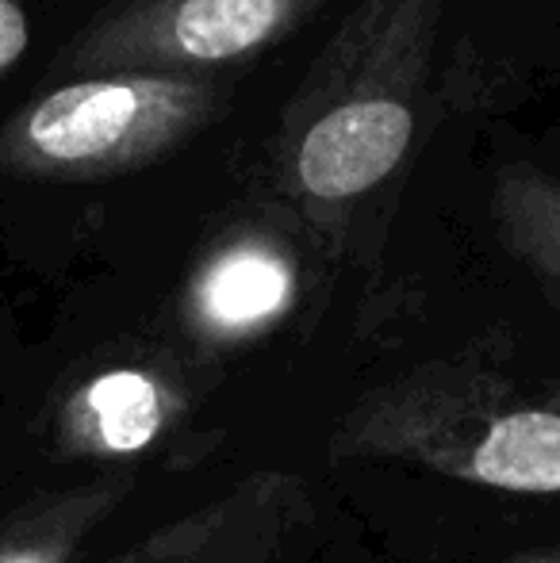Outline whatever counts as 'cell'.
Masks as SVG:
<instances>
[{
  "mask_svg": "<svg viewBox=\"0 0 560 563\" xmlns=\"http://www.w3.org/2000/svg\"><path fill=\"white\" fill-rule=\"evenodd\" d=\"M135 490V475L0 487V563H92V544Z\"/></svg>",
  "mask_w": 560,
  "mask_h": 563,
  "instance_id": "obj_5",
  "label": "cell"
},
{
  "mask_svg": "<svg viewBox=\"0 0 560 563\" xmlns=\"http://www.w3.org/2000/svg\"><path fill=\"white\" fill-rule=\"evenodd\" d=\"M299 0H128L58 58L74 74H154L223 62L270 43Z\"/></svg>",
  "mask_w": 560,
  "mask_h": 563,
  "instance_id": "obj_3",
  "label": "cell"
},
{
  "mask_svg": "<svg viewBox=\"0 0 560 563\" xmlns=\"http://www.w3.org/2000/svg\"><path fill=\"white\" fill-rule=\"evenodd\" d=\"M503 234L510 250L560 280V188L518 180L503 192Z\"/></svg>",
  "mask_w": 560,
  "mask_h": 563,
  "instance_id": "obj_8",
  "label": "cell"
},
{
  "mask_svg": "<svg viewBox=\"0 0 560 563\" xmlns=\"http://www.w3.org/2000/svg\"><path fill=\"white\" fill-rule=\"evenodd\" d=\"M15 368V349L8 345V338H4V330H0V387H4V379H8V372Z\"/></svg>",
  "mask_w": 560,
  "mask_h": 563,
  "instance_id": "obj_11",
  "label": "cell"
},
{
  "mask_svg": "<svg viewBox=\"0 0 560 563\" xmlns=\"http://www.w3.org/2000/svg\"><path fill=\"white\" fill-rule=\"evenodd\" d=\"M296 296V273L281 250L239 242L211 257L188 291V322L208 341H242L281 319Z\"/></svg>",
  "mask_w": 560,
  "mask_h": 563,
  "instance_id": "obj_7",
  "label": "cell"
},
{
  "mask_svg": "<svg viewBox=\"0 0 560 563\" xmlns=\"http://www.w3.org/2000/svg\"><path fill=\"white\" fill-rule=\"evenodd\" d=\"M411 134L415 115L399 100H350L304 134L296 154L299 188L330 203L369 192L399 165Z\"/></svg>",
  "mask_w": 560,
  "mask_h": 563,
  "instance_id": "obj_6",
  "label": "cell"
},
{
  "mask_svg": "<svg viewBox=\"0 0 560 563\" xmlns=\"http://www.w3.org/2000/svg\"><path fill=\"white\" fill-rule=\"evenodd\" d=\"M200 108L204 92L188 77H81L15 112L0 131V173L39 180L105 177L173 142Z\"/></svg>",
  "mask_w": 560,
  "mask_h": 563,
  "instance_id": "obj_2",
  "label": "cell"
},
{
  "mask_svg": "<svg viewBox=\"0 0 560 563\" xmlns=\"http://www.w3.org/2000/svg\"><path fill=\"white\" fill-rule=\"evenodd\" d=\"M311 526V503L296 475L254 472L92 563H299Z\"/></svg>",
  "mask_w": 560,
  "mask_h": 563,
  "instance_id": "obj_4",
  "label": "cell"
},
{
  "mask_svg": "<svg viewBox=\"0 0 560 563\" xmlns=\"http://www.w3.org/2000/svg\"><path fill=\"white\" fill-rule=\"evenodd\" d=\"M503 563H560V541L546 544V549H530V552H518V556L503 560Z\"/></svg>",
  "mask_w": 560,
  "mask_h": 563,
  "instance_id": "obj_10",
  "label": "cell"
},
{
  "mask_svg": "<svg viewBox=\"0 0 560 563\" xmlns=\"http://www.w3.org/2000/svg\"><path fill=\"white\" fill-rule=\"evenodd\" d=\"M334 452L507 495H560V399H523L487 372L433 364L350 407Z\"/></svg>",
  "mask_w": 560,
  "mask_h": 563,
  "instance_id": "obj_1",
  "label": "cell"
},
{
  "mask_svg": "<svg viewBox=\"0 0 560 563\" xmlns=\"http://www.w3.org/2000/svg\"><path fill=\"white\" fill-rule=\"evenodd\" d=\"M28 43H31L28 8L20 0H0V74H8L23 58Z\"/></svg>",
  "mask_w": 560,
  "mask_h": 563,
  "instance_id": "obj_9",
  "label": "cell"
}]
</instances>
